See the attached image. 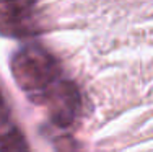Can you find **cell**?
<instances>
[{
	"instance_id": "cell-1",
	"label": "cell",
	"mask_w": 153,
	"mask_h": 152,
	"mask_svg": "<svg viewBox=\"0 0 153 152\" xmlns=\"http://www.w3.org/2000/svg\"><path fill=\"white\" fill-rule=\"evenodd\" d=\"M12 72L16 84L38 101L64 79L56 57L39 44H28L18 51L12 59Z\"/></svg>"
},
{
	"instance_id": "cell-3",
	"label": "cell",
	"mask_w": 153,
	"mask_h": 152,
	"mask_svg": "<svg viewBox=\"0 0 153 152\" xmlns=\"http://www.w3.org/2000/svg\"><path fill=\"white\" fill-rule=\"evenodd\" d=\"M41 103L47 106L54 123H57L59 126H68L70 123H74L80 110V95L72 82L62 79Z\"/></svg>"
},
{
	"instance_id": "cell-2",
	"label": "cell",
	"mask_w": 153,
	"mask_h": 152,
	"mask_svg": "<svg viewBox=\"0 0 153 152\" xmlns=\"http://www.w3.org/2000/svg\"><path fill=\"white\" fill-rule=\"evenodd\" d=\"M0 33L31 38L39 33L36 0H0Z\"/></svg>"
},
{
	"instance_id": "cell-4",
	"label": "cell",
	"mask_w": 153,
	"mask_h": 152,
	"mask_svg": "<svg viewBox=\"0 0 153 152\" xmlns=\"http://www.w3.org/2000/svg\"><path fill=\"white\" fill-rule=\"evenodd\" d=\"M0 152H30V147L18 129H7L0 133Z\"/></svg>"
},
{
	"instance_id": "cell-5",
	"label": "cell",
	"mask_w": 153,
	"mask_h": 152,
	"mask_svg": "<svg viewBox=\"0 0 153 152\" xmlns=\"http://www.w3.org/2000/svg\"><path fill=\"white\" fill-rule=\"evenodd\" d=\"M8 118H10L8 105H7V101H5V98H3L2 92H0V128L7 126V123H8Z\"/></svg>"
}]
</instances>
